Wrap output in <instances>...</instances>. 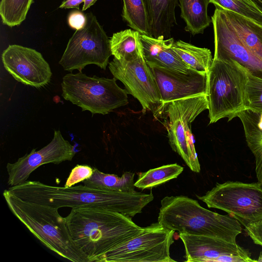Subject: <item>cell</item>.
I'll list each match as a JSON object with an SVG mask.
<instances>
[{"mask_svg":"<svg viewBox=\"0 0 262 262\" xmlns=\"http://www.w3.org/2000/svg\"><path fill=\"white\" fill-rule=\"evenodd\" d=\"M172 49L193 69L208 72L213 61L209 49L198 47L181 40L174 41Z\"/></svg>","mask_w":262,"mask_h":262,"instance_id":"cell-22","label":"cell"},{"mask_svg":"<svg viewBox=\"0 0 262 262\" xmlns=\"http://www.w3.org/2000/svg\"><path fill=\"white\" fill-rule=\"evenodd\" d=\"M262 6V0H256Z\"/></svg>","mask_w":262,"mask_h":262,"instance_id":"cell-37","label":"cell"},{"mask_svg":"<svg viewBox=\"0 0 262 262\" xmlns=\"http://www.w3.org/2000/svg\"><path fill=\"white\" fill-rule=\"evenodd\" d=\"M149 67L160 91L162 106L174 100L207 94V73L206 72L196 71L184 73L163 68Z\"/></svg>","mask_w":262,"mask_h":262,"instance_id":"cell-16","label":"cell"},{"mask_svg":"<svg viewBox=\"0 0 262 262\" xmlns=\"http://www.w3.org/2000/svg\"><path fill=\"white\" fill-rule=\"evenodd\" d=\"M237 117L243 124L249 148L262 144V110L246 109L240 112Z\"/></svg>","mask_w":262,"mask_h":262,"instance_id":"cell-27","label":"cell"},{"mask_svg":"<svg viewBox=\"0 0 262 262\" xmlns=\"http://www.w3.org/2000/svg\"><path fill=\"white\" fill-rule=\"evenodd\" d=\"M69 26L76 30L82 29L86 23V16L82 12L75 10L71 12L68 17Z\"/></svg>","mask_w":262,"mask_h":262,"instance_id":"cell-32","label":"cell"},{"mask_svg":"<svg viewBox=\"0 0 262 262\" xmlns=\"http://www.w3.org/2000/svg\"><path fill=\"white\" fill-rule=\"evenodd\" d=\"M96 1L97 0H84L82 10L83 11L87 10L91 6L93 5Z\"/></svg>","mask_w":262,"mask_h":262,"instance_id":"cell-35","label":"cell"},{"mask_svg":"<svg viewBox=\"0 0 262 262\" xmlns=\"http://www.w3.org/2000/svg\"><path fill=\"white\" fill-rule=\"evenodd\" d=\"M186 262H254L250 253L236 243L203 235L180 233Z\"/></svg>","mask_w":262,"mask_h":262,"instance_id":"cell-14","label":"cell"},{"mask_svg":"<svg viewBox=\"0 0 262 262\" xmlns=\"http://www.w3.org/2000/svg\"><path fill=\"white\" fill-rule=\"evenodd\" d=\"M246 109L262 110V74L252 72L249 69L246 88Z\"/></svg>","mask_w":262,"mask_h":262,"instance_id":"cell-29","label":"cell"},{"mask_svg":"<svg viewBox=\"0 0 262 262\" xmlns=\"http://www.w3.org/2000/svg\"><path fill=\"white\" fill-rule=\"evenodd\" d=\"M181 17L185 22V30L196 35L203 33L211 23L208 14L209 0H179Z\"/></svg>","mask_w":262,"mask_h":262,"instance_id":"cell-19","label":"cell"},{"mask_svg":"<svg viewBox=\"0 0 262 262\" xmlns=\"http://www.w3.org/2000/svg\"><path fill=\"white\" fill-rule=\"evenodd\" d=\"M140 33L126 29L113 34L110 39L112 55L119 60H131L142 52Z\"/></svg>","mask_w":262,"mask_h":262,"instance_id":"cell-21","label":"cell"},{"mask_svg":"<svg viewBox=\"0 0 262 262\" xmlns=\"http://www.w3.org/2000/svg\"><path fill=\"white\" fill-rule=\"evenodd\" d=\"M75 154V146L63 138L59 130H55L52 140L46 146L37 151L32 149L13 163H7L8 184L10 187L22 184L40 166L71 161Z\"/></svg>","mask_w":262,"mask_h":262,"instance_id":"cell-12","label":"cell"},{"mask_svg":"<svg viewBox=\"0 0 262 262\" xmlns=\"http://www.w3.org/2000/svg\"><path fill=\"white\" fill-rule=\"evenodd\" d=\"M224 11L243 44L262 60V27L237 13L228 10Z\"/></svg>","mask_w":262,"mask_h":262,"instance_id":"cell-18","label":"cell"},{"mask_svg":"<svg viewBox=\"0 0 262 262\" xmlns=\"http://www.w3.org/2000/svg\"><path fill=\"white\" fill-rule=\"evenodd\" d=\"M206 110H208L207 95L202 94L165 104L159 114L164 113L166 117L164 125L171 148L192 171L196 173L200 172V164L190 148L186 130L196 117Z\"/></svg>","mask_w":262,"mask_h":262,"instance_id":"cell-10","label":"cell"},{"mask_svg":"<svg viewBox=\"0 0 262 262\" xmlns=\"http://www.w3.org/2000/svg\"><path fill=\"white\" fill-rule=\"evenodd\" d=\"M214 42V56L231 58L252 72L262 74V60L242 42L222 9H215L211 17Z\"/></svg>","mask_w":262,"mask_h":262,"instance_id":"cell-15","label":"cell"},{"mask_svg":"<svg viewBox=\"0 0 262 262\" xmlns=\"http://www.w3.org/2000/svg\"><path fill=\"white\" fill-rule=\"evenodd\" d=\"M243 225L253 242L262 246V219L256 222L245 224Z\"/></svg>","mask_w":262,"mask_h":262,"instance_id":"cell-31","label":"cell"},{"mask_svg":"<svg viewBox=\"0 0 262 262\" xmlns=\"http://www.w3.org/2000/svg\"><path fill=\"white\" fill-rule=\"evenodd\" d=\"M33 0H1L0 15L3 23L9 26H18L26 19Z\"/></svg>","mask_w":262,"mask_h":262,"instance_id":"cell-28","label":"cell"},{"mask_svg":"<svg viewBox=\"0 0 262 262\" xmlns=\"http://www.w3.org/2000/svg\"><path fill=\"white\" fill-rule=\"evenodd\" d=\"M2 60L5 69L23 84L39 88L51 80L52 73L49 63L35 49L11 45L3 51Z\"/></svg>","mask_w":262,"mask_h":262,"instance_id":"cell-13","label":"cell"},{"mask_svg":"<svg viewBox=\"0 0 262 262\" xmlns=\"http://www.w3.org/2000/svg\"><path fill=\"white\" fill-rule=\"evenodd\" d=\"M62 96L92 115H105L128 104L127 91L120 88L116 79L90 77L79 72L67 74L61 83Z\"/></svg>","mask_w":262,"mask_h":262,"instance_id":"cell-6","label":"cell"},{"mask_svg":"<svg viewBox=\"0 0 262 262\" xmlns=\"http://www.w3.org/2000/svg\"><path fill=\"white\" fill-rule=\"evenodd\" d=\"M108 68L114 77L123 83L128 94L140 102L144 113L151 111L155 117L158 116L162 104L161 95L143 51L136 58L129 61L114 58Z\"/></svg>","mask_w":262,"mask_h":262,"instance_id":"cell-11","label":"cell"},{"mask_svg":"<svg viewBox=\"0 0 262 262\" xmlns=\"http://www.w3.org/2000/svg\"><path fill=\"white\" fill-rule=\"evenodd\" d=\"M93 173V168L87 165H77L71 170L65 187L74 186L77 183L89 179Z\"/></svg>","mask_w":262,"mask_h":262,"instance_id":"cell-30","label":"cell"},{"mask_svg":"<svg viewBox=\"0 0 262 262\" xmlns=\"http://www.w3.org/2000/svg\"><path fill=\"white\" fill-rule=\"evenodd\" d=\"M123 19L141 34L151 36L145 0H123Z\"/></svg>","mask_w":262,"mask_h":262,"instance_id":"cell-23","label":"cell"},{"mask_svg":"<svg viewBox=\"0 0 262 262\" xmlns=\"http://www.w3.org/2000/svg\"><path fill=\"white\" fill-rule=\"evenodd\" d=\"M255 159V171L258 183L262 186V144L250 148Z\"/></svg>","mask_w":262,"mask_h":262,"instance_id":"cell-33","label":"cell"},{"mask_svg":"<svg viewBox=\"0 0 262 262\" xmlns=\"http://www.w3.org/2000/svg\"><path fill=\"white\" fill-rule=\"evenodd\" d=\"M172 38L163 39L155 56L146 61L149 66L163 68L189 73L196 71L185 63L172 49Z\"/></svg>","mask_w":262,"mask_h":262,"instance_id":"cell-24","label":"cell"},{"mask_svg":"<svg viewBox=\"0 0 262 262\" xmlns=\"http://www.w3.org/2000/svg\"><path fill=\"white\" fill-rule=\"evenodd\" d=\"M183 170V167L174 163L139 172L137 173L138 178L135 186L142 189L151 188L177 178Z\"/></svg>","mask_w":262,"mask_h":262,"instance_id":"cell-25","label":"cell"},{"mask_svg":"<svg viewBox=\"0 0 262 262\" xmlns=\"http://www.w3.org/2000/svg\"><path fill=\"white\" fill-rule=\"evenodd\" d=\"M216 8L237 13L262 27V6L256 0H209Z\"/></svg>","mask_w":262,"mask_h":262,"instance_id":"cell-26","label":"cell"},{"mask_svg":"<svg viewBox=\"0 0 262 262\" xmlns=\"http://www.w3.org/2000/svg\"><path fill=\"white\" fill-rule=\"evenodd\" d=\"M248 69L227 57L214 56L207 73L209 124L231 121L246 109Z\"/></svg>","mask_w":262,"mask_h":262,"instance_id":"cell-5","label":"cell"},{"mask_svg":"<svg viewBox=\"0 0 262 262\" xmlns=\"http://www.w3.org/2000/svg\"><path fill=\"white\" fill-rule=\"evenodd\" d=\"M8 190L22 200L59 209L97 207L133 217L154 198L152 192H122L94 189L85 185L59 187L27 181Z\"/></svg>","mask_w":262,"mask_h":262,"instance_id":"cell-1","label":"cell"},{"mask_svg":"<svg viewBox=\"0 0 262 262\" xmlns=\"http://www.w3.org/2000/svg\"><path fill=\"white\" fill-rule=\"evenodd\" d=\"M209 208L223 210L234 216L242 225L262 219V186L228 181L216 183L203 196H198Z\"/></svg>","mask_w":262,"mask_h":262,"instance_id":"cell-8","label":"cell"},{"mask_svg":"<svg viewBox=\"0 0 262 262\" xmlns=\"http://www.w3.org/2000/svg\"><path fill=\"white\" fill-rule=\"evenodd\" d=\"M3 195L12 213L46 247L70 261L89 262L72 239L58 209L22 200L8 189Z\"/></svg>","mask_w":262,"mask_h":262,"instance_id":"cell-4","label":"cell"},{"mask_svg":"<svg viewBox=\"0 0 262 262\" xmlns=\"http://www.w3.org/2000/svg\"><path fill=\"white\" fill-rule=\"evenodd\" d=\"M157 222L179 233L213 237L231 243H236L242 229L240 222L232 215L211 211L184 195L163 198Z\"/></svg>","mask_w":262,"mask_h":262,"instance_id":"cell-3","label":"cell"},{"mask_svg":"<svg viewBox=\"0 0 262 262\" xmlns=\"http://www.w3.org/2000/svg\"><path fill=\"white\" fill-rule=\"evenodd\" d=\"M86 16L85 26L76 30L70 38L59 61L66 71L81 72L86 66L91 64L105 70L109 63L112 55L110 39L92 12Z\"/></svg>","mask_w":262,"mask_h":262,"instance_id":"cell-7","label":"cell"},{"mask_svg":"<svg viewBox=\"0 0 262 262\" xmlns=\"http://www.w3.org/2000/svg\"><path fill=\"white\" fill-rule=\"evenodd\" d=\"M179 0H145L151 36L168 39L171 29L177 24L175 9Z\"/></svg>","mask_w":262,"mask_h":262,"instance_id":"cell-17","label":"cell"},{"mask_svg":"<svg viewBox=\"0 0 262 262\" xmlns=\"http://www.w3.org/2000/svg\"><path fill=\"white\" fill-rule=\"evenodd\" d=\"M174 232L158 222L152 223L137 236L102 255L97 261H176L170 256Z\"/></svg>","mask_w":262,"mask_h":262,"instance_id":"cell-9","label":"cell"},{"mask_svg":"<svg viewBox=\"0 0 262 262\" xmlns=\"http://www.w3.org/2000/svg\"><path fill=\"white\" fill-rule=\"evenodd\" d=\"M66 219L72 239L89 262L97 261L102 255L144 229L130 217L97 207L72 208Z\"/></svg>","mask_w":262,"mask_h":262,"instance_id":"cell-2","label":"cell"},{"mask_svg":"<svg viewBox=\"0 0 262 262\" xmlns=\"http://www.w3.org/2000/svg\"><path fill=\"white\" fill-rule=\"evenodd\" d=\"M84 2V0H66L60 5V8H77L79 9V5Z\"/></svg>","mask_w":262,"mask_h":262,"instance_id":"cell-34","label":"cell"},{"mask_svg":"<svg viewBox=\"0 0 262 262\" xmlns=\"http://www.w3.org/2000/svg\"><path fill=\"white\" fill-rule=\"evenodd\" d=\"M135 173L126 171L121 177L114 174L105 173L93 168L92 175L82 182L83 185L94 189L122 192H134L136 187Z\"/></svg>","mask_w":262,"mask_h":262,"instance_id":"cell-20","label":"cell"},{"mask_svg":"<svg viewBox=\"0 0 262 262\" xmlns=\"http://www.w3.org/2000/svg\"><path fill=\"white\" fill-rule=\"evenodd\" d=\"M256 261H261L262 262V251H261V252L260 253L259 257H258L257 260H256Z\"/></svg>","mask_w":262,"mask_h":262,"instance_id":"cell-36","label":"cell"}]
</instances>
